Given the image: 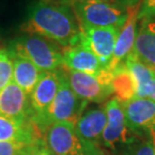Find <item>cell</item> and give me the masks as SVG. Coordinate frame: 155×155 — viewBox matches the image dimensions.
<instances>
[{
	"mask_svg": "<svg viewBox=\"0 0 155 155\" xmlns=\"http://www.w3.org/2000/svg\"><path fill=\"white\" fill-rule=\"evenodd\" d=\"M21 30L45 38L63 48L78 43L81 35V27L73 7L55 0H39L32 3Z\"/></svg>",
	"mask_w": 155,
	"mask_h": 155,
	"instance_id": "obj_1",
	"label": "cell"
},
{
	"mask_svg": "<svg viewBox=\"0 0 155 155\" xmlns=\"http://www.w3.org/2000/svg\"><path fill=\"white\" fill-rule=\"evenodd\" d=\"M89 102L84 101L71 88L67 73L61 70L60 88L48 108L39 115H31L30 119L45 134L51 124L66 122L76 125L83 115Z\"/></svg>",
	"mask_w": 155,
	"mask_h": 155,
	"instance_id": "obj_2",
	"label": "cell"
},
{
	"mask_svg": "<svg viewBox=\"0 0 155 155\" xmlns=\"http://www.w3.org/2000/svg\"><path fill=\"white\" fill-rule=\"evenodd\" d=\"M9 51L12 57L25 58L43 72L57 71L64 66L63 51L55 42L40 35H28L14 39Z\"/></svg>",
	"mask_w": 155,
	"mask_h": 155,
	"instance_id": "obj_3",
	"label": "cell"
},
{
	"mask_svg": "<svg viewBox=\"0 0 155 155\" xmlns=\"http://www.w3.org/2000/svg\"><path fill=\"white\" fill-rule=\"evenodd\" d=\"M80 27H116L121 29L128 17V8L114 0L72 2Z\"/></svg>",
	"mask_w": 155,
	"mask_h": 155,
	"instance_id": "obj_4",
	"label": "cell"
},
{
	"mask_svg": "<svg viewBox=\"0 0 155 155\" xmlns=\"http://www.w3.org/2000/svg\"><path fill=\"white\" fill-rule=\"evenodd\" d=\"M45 146L52 155H105L98 144L82 138L73 124L54 123L46 129Z\"/></svg>",
	"mask_w": 155,
	"mask_h": 155,
	"instance_id": "obj_5",
	"label": "cell"
},
{
	"mask_svg": "<svg viewBox=\"0 0 155 155\" xmlns=\"http://www.w3.org/2000/svg\"><path fill=\"white\" fill-rule=\"evenodd\" d=\"M67 76L72 90L84 101L102 103L113 95L114 73L107 67L94 75L68 70Z\"/></svg>",
	"mask_w": 155,
	"mask_h": 155,
	"instance_id": "obj_6",
	"label": "cell"
},
{
	"mask_svg": "<svg viewBox=\"0 0 155 155\" xmlns=\"http://www.w3.org/2000/svg\"><path fill=\"white\" fill-rule=\"evenodd\" d=\"M119 31L116 27H81L79 42L107 67L112 58Z\"/></svg>",
	"mask_w": 155,
	"mask_h": 155,
	"instance_id": "obj_7",
	"label": "cell"
},
{
	"mask_svg": "<svg viewBox=\"0 0 155 155\" xmlns=\"http://www.w3.org/2000/svg\"><path fill=\"white\" fill-rule=\"evenodd\" d=\"M105 111L107 114V125L102 135V142L105 146L110 149H116L119 145L131 142L132 130L127 126L120 102L113 98L107 102Z\"/></svg>",
	"mask_w": 155,
	"mask_h": 155,
	"instance_id": "obj_8",
	"label": "cell"
},
{
	"mask_svg": "<svg viewBox=\"0 0 155 155\" xmlns=\"http://www.w3.org/2000/svg\"><path fill=\"white\" fill-rule=\"evenodd\" d=\"M45 144V133L31 119L19 120L0 115V142Z\"/></svg>",
	"mask_w": 155,
	"mask_h": 155,
	"instance_id": "obj_9",
	"label": "cell"
},
{
	"mask_svg": "<svg viewBox=\"0 0 155 155\" xmlns=\"http://www.w3.org/2000/svg\"><path fill=\"white\" fill-rule=\"evenodd\" d=\"M138 12L139 4L128 8V17L120 29L112 58L107 68L110 71H115L117 68L122 66L127 57L131 54L134 48V43L137 35L138 26Z\"/></svg>",
	"mask_w": 155,
	"mask_h": 155,
	"instance_id": "obj_10",
	"label": "cell"
},
{
	"mask_svg": "<svg viewBox=\"0 0 155 155\" xmlns=\"http://www.w3.org/2000/svg\"><path fill=\"white\" fill-rule=\"evenodd\" d=\"M0 115L19 120L29 119L32 115L28 96L14 82L0 91Z\"/></svg>",
	"mask_w": 155,
	"mask_h": 155,
	"instance_id": "obj_11",
	"label": "cell"
},
{
	"mask_svg": "<svg viewBox=\"0 0 155 155\" xmlns=\"http://www.w3.org/2000/svg\"><path fill=\"white\" fill-rule=\"evenodd\" d=\"M127 126L132 131L149 130L155 126V102L147 98L134 97L121 103Z\"/></svg>",
	"mask_w": 155,
	"mask_h": 155,
	"instance_id": "obj_12",
	"label": "cell"
},
{
	"mask_svg": "<svg viewBox=\"0 0 155 155\" xmlns=\"http://www.w3.org/2000/svg\"><path fill=\"white\" fill-rule=\"evenodd\" d=\"M61 70L43 72L38 85L30 95V107L32 115H39L52 103L60 88Z\"/></svg>",
	"mask_w": 155,
	"mask_h": 155,
	"instance_id": "obj_13",
	"label": "cell"
},
{
	"mask_svg": "<svg viewBox=\"0 0 155 155\" xmlns=\"http://www.w3.org/2000/svg\"><path fill=\"white\" fill-rule=\"evenodd\" d=\"M131 54L147 66L155 64V14L139 20Z\"/></svg>",
	"mask_w": 155,
	"mask_h": 155,
	"instance_id": "obj_14",
	"label": "cell"
},
{
	"mask_svg": "<svg viewBox=\"0 0 155 155\" xmlns=\"http://www.w3.org/2000/svg\"><path fill=\"white\" fill-rule=\"evenodd\" d=\"M64 66L70 71L86 74H97L104 69L99 58L80 42L63 49Z\"/></svg>",
	"mask_w": 155,
	"mask_h": 155,
	"instance_id": "obj_15",
	"label": "cell"
},
{
	"mask_svg": "<svg viewBox=\"0 0 155 155\" xmlns=\"http://www.w3.org/2000/svg\"><path fill=\"white\" fill-rule=\"evenodd\" d=\"M106 125L107 114L105 108H96L83 113L76 123L75 130L82 138L99 145Z\"/></svg>",
	"mask_w": 155,
	"mask_h": 155,
	"instance_id": "obj_16",
	"label": "cell"
},
{
	"mask_svg": "<svg viewBox=\"0 0 155 155\" xmlns=\"http://www.w3.org/2000/svg\"><path fill=\"white\" fill-rule=\"evenodd\" d=\"M43 74V71L38 69L31 61L22 58L13 57V76L12 80L19 86L22 91L30 97L33 90L38 85Z\"/></svg>",
	"mask_w": 155,
	"mask_h": 155,
	"instance_id": "obj_17",
	"label": "cell"
},
{
	"mask_svg": "<svg viewBox=\"0 0 155 155\" xmlns=\"http://www.w3.org/2000/svg\"><path fill=\"white\" fill-rule=\"evenodd\" d=\"M124 66L131 75L134 82L136 97L145 98L148 86L155 79V74L152 68L142 63L132 54L127 57L124 61Z\"/></svg>",
	"mask_w": 155,
	"mask_h": 155,
	"instance_id": "obj_18",
	"label": "cell"
},
{
	"mask_svg": "<svg viewBox=\"0 0 155 155\" xmlns=\"http://www.w3.org/2000/svg\"><path fill=\"white\" fill-rule=\"evenodd\" d=\"M113 73L114 78L112 87L114 98L117 99L120 103H125L136 97L134 82L124 64L113 71Z\"/></svg>",
	"mask_w": 155,
	"mask_h": 155,
	"instance_id": "obj_19",
	"label": "cell"
},
{
	"mask_svg": "<svg viewBox=\"0 0 155 155\" xmlns=\"http://www.w3.org/2000/svg\"><path fill=\"white\" fill-rule=\"evenodd\" d=\"M45 144L24 143V142H0V155H33Z\"/></svg>",
	"mask_w": 155,
	"mask_h": 155,
	"instance_id": "obj_20",
	"label": "cell"
},
{
	"mask_svg": "<svg viewBox=\"0 0 155 155\" xmlns=\"http://www.w3.org/2000/svg\"><path fill=\"white\" fill-rule=\"evenodd\" d=\"M13 57L9 49L0 48V91L12 82Z\"/></svg>",
	"mask_w": 155,
	"mask_h": 155,
	"instance_id": "obj_21",
	"label": "cell"
},
{
	"mask_svg": "<svg viewBox=\"0 0 155 155\" xmlns=\"http://www.w3.org/2000/svg\"><path fill=\"white\" fill-rule=\"evenodd\" d=\"M155 14V0H141L139 3L138 20Z\"/></svg>",
	"mask_w": 155,
	"mask_h": 155,
	"instance_id": "obj_22",
	"label": "cell"
},
{
	"mask_svg": "<svg viewBox=\"0 0 155 155\" xmlns=\"http://www.w3.org/2000/svg\"><path fill=\"white\" fill-rule=\"evenodd\" d=\"M132 155H154L152 142L150 138L144 139L134 148Z\"/></svg>",
	"mask_w": 155,
	"mask_h": 155,
	"instance_id": "obj_23",
	"label": "cell"
},
{
	"mask_svg": "<svg viewBox=\"0 0 155 155\" xmlns=\"http://www.w3.org/2000/svg\"><path fill=\"white\" fill-rule=\"evenodd\" d=\"M119 5L123 6L125 8H130L132 6H135L140 3L141 0H114Z\"/></svg>",
	"mask_w": 155,
	"mask_h": 155,
	"instance_id": "obj_24",
	"label": "cell"
},
{
	"mask_svg": "<svg viewBox=\"0 0 155 155\" xmlns=\"http://www.w3.org/2000/svg\"><path fill=\"white\" fill-rule=\"evenodd\" d=\"M145 98L150 99V100H152L153 102H155V79L150 83V85L148 86Z\"/></svg>",
	"mask_w": 155,
	"mask_h": 155,
	"instance_id": "obj_25",
	"label": "cell"
},
{
	"mask_svg": "<svg viewBox=\"0 0 155 155\" xmlns=\"http://www.w3.org/2000/svg\"><path fill=\"white\" fill-rule=\"evenodd\" d=\"M149 138L151 142H152V146H153V151H154V155H155V126L150 128L149 130Z\"/></svg>",
	"mask_w": 155,
	"mask_h": 155,
	"instance_id": "obj_26",
	"label": "cell"
},
{
	"mask_svg": "<svg viewBox=\"0 0 155 155\" xmlns=\"http://www.w3.org/2000/svg\"><path fill=\"white\" fill-rule=\"evenodd\" d=\"M33 155H52L49 151L46 149V147L45 148H42V149H40L39 151H38L35 154H33Z\"/></svg>",
	"mask_w": 155,
	"mask_h": 155,
	"instance_id": "obj_27",
	"label": "cell"
},
{
	"mask_svg": "<svg viewBox=\"0 0 155 155\" xmlns=\"http://www.w3.org/2000/svg\"><path fill=\"white\" fill-rule=\"evenodd\" d=\"M68 1H72V2H77V1H85V0H68Z\"/></svg>",
	"mask_w": 155,
	"mask_h": 155,
	"instance_id": "obj_28",
	"label": "cell"
},
{
	"mask_svg": "<svg viewBox=\"0 0 155 155\" xmlns=\"http://www.w3.org/2000/svg\"><path fill=\"white\" fill-rule=\"evenodd\" d=\"M151 68H152V70L154 71V74H155V64H154V66H153V67H151Z\"/></svg>",
	"mask_w": 155,
	"mask_h": 155,
	"instance_id": "obj_29",
	"label": "cell"
}]
</instances>
